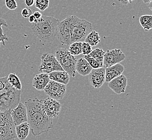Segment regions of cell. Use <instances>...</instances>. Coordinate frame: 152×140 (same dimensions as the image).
Returning a JSON list of instances; mask_svg holds the SVG:
<instances>
[{
  "label": "cell",
  "instance_id": "1",
  "mask_svg": "<svg viewBox=\"0 0 152 140\" xmlns=\"http://www.w3.org/2000/svg\"><path fill=\"white\" fill-rule=\"evenodd\" d=\"M27 111V122L30 131L34 136L47 133L53 127V119L49 118L42 108V101L35 98L29 99L25 102Z\"/></svg>",
  "mask_w": 152,
  "mask_h": 140
},
{
  "label": "cell",
  "instance_id": "2",
  "mask_svg": "<svg viewBox=\"0 0 152 140\" xmlns=\"http://www.w3.org/2000/svg\"><path fill=\"white\" fill-rule=\"evenodd\" d=\"M59 21L50 16H42L40 20L31 24L34 35L44 43H51L56 37V30Z\"/></svg>",
  "mask_w": 152,
  "mask_h": 140
},
{
  "label": "cell",
  "instance_id": "3",
  "mask_svg": "<svg viewBox=\"0 0 152 140\" xmlns=\"http://www.w3.org/2000/svg\"><path fill=\"white\" fill-rule=\"evenodd\" d=\"M21 90L9 85L7 76L0 78V111H11L20 102Z\"/></svg>",
  "mask_w": 152,
  "mask_h": 140
},
{
  "label": "cell",
  "instance_id": "4",
  "mask_svg": "<svg viewBox=\"0 0 152 140\" xmlns=\"http://www.w3.org/2000/svg\"><path fill=\"white\" fill-rule=\"evenodd\" d=\"M77 18L76 16L69 15L58 24L56 30V37L63 45L69 46L71 44L72 34Z\"/></svg>",
  "mask_w": 152,
  "mask_h": 140
},
{
  "label": "cell",
  "instance_id": "5",
  "mask_svg": "<svg viewBox=\"0 0 152 140\" xmlns=\"http://www.w3.org/2000/svg\"><path fill=\"white\" fill-rule=\"evenodd\" d=\"M56 58L62 69L69 76H76V65L77 60L66 48H59L56 51Z\"/></svg>",
  "mask_w": 152,
  "mask_h": 140
},
{
  "label": "cell",
  "instance_id": "6",
  "mask_svg": "<svg viewBox=\"0 0 152 140\" xmlns=\"http://www.w3.org/2000/svg\"><path fill=\"white\" fill-rule=\"evenodd\" d=\"M11 112L0 111V140H14L17 137Z\"/></svg>",
  "mask_w": 152,
  "mask_h": 140
},
{
  "label": "cell",
  "instance_id": "7",
  "mask_svg": "<svg viewBox=\"0 0 152 140\" xmlns=\"http://www.w3.org/2000/svg\"><path fill=\"white\" fill-rule=\"evenodd\" d=\"M92 29L93 26L91 23L84 19L77 18L73 28L71 44L74 42H83Z\"/></svg>",
  "mask_w": 152,
  "mask_h": 140
},
{
  "label": "cell",
  "instance_id": "8",
  "mask_svg": "<svg viewBox=\"0 0 152 140\" xmlns=\"http://www.w3.org/2000/svg\"><path fill=\"white\" fill-rule=\"evenodd\" d=\"M64 71L57 61L56 57L53 54L45 53L41 57V63L39 71L42 73H49L53 71Z\"/></svg>",
  "mask_w": 152,
  "mask_h": 140
},
{
  "label": "cell",
  "instance_id": "9",
  "mask_svg": "<svg viewBox=\"0 0 152 140\" xmlns=\"http://www.w3.org/2000/svg\"><path fill=\"white\" fill-rule=\"evenodd\" d=\"M43 90L48 98L58 101L64 97L66 93V85L50 80Z\"/></svg>",
  "mask_w": 152,
  "mask_h": 140
},
{
  "label": "cell",
  "instance_id": "10",
  "mask_svg": "<svg viewBox=\"0 0 152 140\" xmlns=\"http://www.w3.org/2000/svg\"><path fill=\"white\" fill-rule=\"evenodd\" d=\"M41 101L42 110L49 118L53 119L58 115L61 108L60 102L48 97L46 99L41 100Z\"/></svg>",
  "mask_w": 152,
  "mask_h": 140
},
{
  "label": "cell",
  "instance_id": "11",
  "mask_svg": "<svg viewBox=\"0 0 152 140\" xmlns=\"http://www.w3.org/2000/svg\"><path fill=\"white\" fill-rule=\"evenodd\" d=\"M126 55L119 49L107 50L104 56L103 66L110 67L125 60Z\"/></svg>",
  "mask_w": 152,
  "mask_h": 140
},
{
  "label": "cell",
  "instance_id": "12",
  "mask_svg": "<svg viewBox=\"0 0 152 140\" xmlns=\"http://www.w3.org/2000/svg\"><path fill=\"white\" fill-rule=\"evenodd\" d=\"M90 85L94 88H99L105 82V69L101 67L92 69L88 74Z\"/></svg>",
  "mask_w": 152,
  "mask_h": 140
},
{
  "label": "cell",
  "instance_id": "13",
  "mask_svg": "<svg viewBox=\"0 0 152 140\" xmlns=\"http://www.w3.org/2000/svg\"><path fill=\"white\" fill-rule=\"evenodd\" d=\"M10 115L15 126L22 123L26 122L28 121L26 107L20 101L18 106L12 110Z\"/></svg>",
  "mask_w": 152,
  "mask_h": 140
},
{
  "label": "cell",
  "instance_id": "14",
  "mask_svg": "<svg viewBox=\"0 0 152 140\" xmlns=\"http://www.w3.org/2000/svg\"><path fill=\"white\" fill-rule=\"evenodd\" d=\"M108 86L117 94L124 93L127 85V79L125 76L121 74L108 82Z\"/></svg>",
  "mask_w": 152,
  "mask_h": 140
},
{
  "label": "cell",
  "instance_id": "15",
  "mask_svg": "<svg viewBox=\"0 0 152 140\" xmlns=\"http://www.w3.org/2000/svg\"><path fill=\"white\" fill-rule=\"evenodd\" d=\"M124 71V67L120 63L114 65L105 69V82H109L112 79L122 74Z\"/></svg>",
  "mask_w": 152,
  "mask_h": 140
},
{
  "label": "cell",
  "instance_id": "16",
  "mask_svg": "<svg viewBox=\"0 0 152 140\" xmlns=\"http://www.w3.org/2000/svg\"><path fill=\"white\" fill-rule=\"evenodd\" d=\"M50 80L48 74H37L33 79L32 86L37 90H43Z\"/></svg>",
  "mask_w": 152,
  "mask_h": 140
},
{
  "label": "cell",
  "instance_id": "17",
  "mask_svg": "<svg viewBox=\"0 0 152 140\" xmlns=\"http://www.w3.org/2000/svg\"><path fill=\"white\" fill-rule=\"evenodd\" d=\"M50 80L66 85L70 82V76L65 71H53L48 74Z\"/></svg>",
  "mask_w": 152,
  "mask_h": 140
},
{
  "label": "cell",
  "instance_id": "18",
  "mask_svg": "<svg viewBox=\"0 0 152 140\" xmlns=\"http://www.w3.org/2000/svg\"><path fill=\"white\" fill-rule=\"evenodd\" d=\"M92 68L89 64L87 61L84 58H80L79 59L76 63V72L83 76H88L91 71Z\"/></svg>",
  "mask_w": 152,
  "mask_h": 140
},
{
  "label": "cell",
  "instance_id": "19",
  "mask_svg": "<svg viewBox=\"0 0 152 140\" xmlns=\"http://www.w3.org/2000/svg\"><path fill=\"white\" fill-rule=\"evenodd\" d=\"M29 125L27 122L15 126L16 135L20 140H26L29 134Z\"/></svg>",
  "mask_w": 152,
  "mask_h": 140
},
{
  "label": "cell",
  "instance_id": "20",
  "mask_svg": "<svg viewBox=\"0 0 152 140\" xmlns=\"http://www.w3.org/2000/svg\"><path fill=\"white\" fill-rule=\"evenodd\" d=\"M84 41L91 47H95L100 42V37L98 32L92 30L87 36Z\"/></svg>",
  "mask_w": 152,
  "mask_h": 140
},
{
  "label": "cell",
  "instance_id": "21",
  "mask_svg": "<svg viewBox=\"0 0 152 140\" xmlns=\"http://www.w3.org/2000/svg\"><path fill=\"white\" fill-rule=\"evenodd\" d=\"M7 80L12 87L18 90H21L22 84L20 79L15 73H10L7 76Z\"/></svg>",
  "mask_w": 152,
  "mask_h": 140
},
{
  "label": "cell",
  "instance_id": "22",
  "mask_svg": "<svg viewBox=\"0 0 152 140\" xmlns=\"http://www.w3.org/2000/svg\"><path fill=\"white\" fill-rule=\"evenodd\" d=\"M141 26L146 31H149L152 28V16L145 15L141 16L139 18Z\"/></svg>",
  "mask_w": 152,
  "mask_h": 140
},
{
  "label": "cell",
  "instance_id": "23",
  "mask_svg": "<svg viewBox=\"0 0 152 140\" xmlns=\"http://www.w3.org/2000/svg\"><path fill=\"white\" fill-rule=\"evenodd\" d=\"M105 53V51H104V50L102 49L96 48L94 50H92L91 52L87 55L96 59L100 64L103 65V59Z\"/></svg>",
  "mask_w": 152,
  "mask_h": 140
},
{
  "label": "cell",
  "instance_id": "24",
  "mask_svg": "<svg viewBox=\"0 0 152 140\" xmlns=\"http://www.w3.org/2000/svg\"><path fill=\"white\" fill-rule=\"evenodd\" d=\"M4 26L8 28V25L7 23L5 20L0 18V47L1 43H2L4 46L6 45L5 41H9L8 37L4 34H3V30L2 28V26Z\"/></svg>",
  "mask_w": 152,
  "mask_h": 140
},
{
  "label": "cell",
  "instance_id": "25",
  "mask_svg": "<svg viewBox=\"0 0 152 140\" xmlns=\"http://www.w3.org/2000/svg\"><path fill=\"white\" fill-rule=\"evenodd\" d=\"M82 42H74L70 44L69 51L73 56L82 54Z\"/></svg>",
  "mask_w": 152,
  "mask_h": 140
},
{
  "label": "cell",
  "instance_id": "26",
  "mask_svg": "<svg viewBox=\"0 0 152 140\" xmlns=\"http://www.w3.org/2000/svg\"><path fill=\"white\" fill-rule=\"evenodd\" d=\"M35 7L40 11L44 12L49 7V0H35Z\"/></svg>",
  "mask_w": 152,
  "mask_h": 140
},
{
  "label": "cell",
  "instance_id": "27",
  "mask_svg": "<svg viewBox=\"0 0 152 140\" xmlns=\"http://www.w3.org/2000/svg\"><path fill=\"white\" fill-rule=\"evenodd\" d=\"M84 58L87 61L93 69H96L103 67L102 65L100 64L99 63H98L96 59H94L93 58L90 57L88 55H85Z\"/></svg>",
  "mask_w": 152,
  "mask_h": 140
},
{
  "label": "cell",
  "instance_id": "28",
  "mask_svg": "<svg viewBox=\"0 0 152 140\" xmlns=\"http://www.w3.org/2000/svg\"><path fill=\"white\" fill-rule=\"evenodd\" d=\"M92 51V47L86 42H82V52L84 55H89Z\"/></svg>",
  "mask_w": 152,
  "mask_h": 140
},
{
  "label": "cell",
  "instance_id": "29",
  "mask_svg": "<svg viewBox=\"0 0 152 140\" xmlns=\"http://www.w3.org/2000/svg\"><path fill=\"white\" fill-rule=\"evenodd\" d=\"M5 3L7 8L9 10H14L18 8V4L15 0H5Z\"/></svg>",
  "mask_w": 152,
  "mask_h": 140
},
{
  "label": "cell",
  "instance_id": "30",
  "mask_svg": "<svg viewBox=\"0 0 152 140\" xmlns=\"http://www.w3.org/2000/svg\"><path fill=\"white\" fill-rule=\"evenodd\" d=\"M32 15V12L31 9H30V8L26 7L24 8L21 11V15L25 18H29L31 15Z\"/></svg>",
  "mask_w": 152,
  "mask_h": 140
},
{
  "label": "cell",
  "instance_id": "31",
  "mask_svg": "<svg viewBox=\"0 0 152 140\" xmlns=\"http://www.w3.org/2000/svg\"><path fill=\"white\" fill-rule=\"evenodd\" d=\"M24 2L27 7L30 8L34 6V3L35 2V0H24Z\"/></svg>",
  "mask_w": 152,
  "mask_h": 140
},
{
  "label": "cell",
  "instance_id": "32",
  "mask_svg": "<svg viewBox=\"0 0 152 140\" xmlns=\"http://www.w3.org/2000/svg\"><path fill=\"white\" fill-rule=\"evenodd\" d=\"M33 16H34V18H35L36 20H38L42 17V14L39 12H35L34 13Z\"/></svg>",
  "mask_w": 152,
  "mask_h": 140
},
{
  "label": "cell",
  "instance_id": "33",
  "mask_svg": "<svg viewBox=\"0 0 152 140\" xmlns=\"http://www.w3.org/2000/svg\"><path fill=\"white\" fill-rule=\"evenodd\" d=\"M120 3H122L124 5H127L128 3H132V2L134 0H119Z\"/></svg>",
  "mask_w": 152,
  "mask_h": 140
},
{
  "label": "cell",
  "instance_id": "34",
  "mask_svg": "<svg viewBox=\"0 0 152 140\" xmlns=\"http://www.w3.org/2000/svg\"><path fill=\"white\" fill-rule=\"evenodd\" d=\"M38 20H36L35 18H34V16L33 15H31L29 18V22L31 23H34L37 22Z\"/></svg>",
  "mask_w": 152,
  "mask_h": 140
},
{
  "label": "cell",
  "instance_id": "35",
  "mask_svg": "<svg viewBox=\"0 0 152 140\" xmlns=\"http://www.w3.org/2000/svg\"><path fill=\"white\" fill-rule=\"evenodd\" d=\"M142 1L145 4H149L150 2H152V0H142Z\"/></svg>",
  "mask_w": 152,
  "mask_h": 140
},
{
  "label": "cell",
  "instance_id": "36",
  "mask_svg": "<svg viewBox=\"0 0 152 140\" xmlns=\"http://www.w3.org/2000/svg\"><path fill=\"white\" fill-rule=\"evenodd\" d=\"M152 2H150V3H149V5H148V7H149V9H150V10H152Z\"/></svg>",
  "mask_w": 152,
  "mask_h": 140
}]
</instances>
